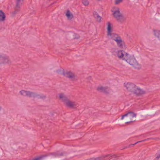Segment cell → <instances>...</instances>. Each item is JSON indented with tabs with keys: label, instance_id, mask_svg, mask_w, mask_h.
<instances>
[{
	"label": "cell",
	"instance_id": "12",
	"mask_svg": "<svg viewBox=\"0 0 160 160\" xmlns=\"http://www.w3.org/2000/svg\"><path fill=\"white\" fill-rule=\"evenodd\" d=\"M153 34L160 41V31L157 30H154L153 31Z\"/></svg>",
	"mask_w": 160,
	"mask_h": 160
},
{
	"label": "cell",
	"instance_id": "6",
	"mask_svg": "<svg viewBox=\"0 0 160 160\" xmlns=\"http://www.w3.org/2000/svg\"><path fill=\"white\" fill-rule=\"evenodd\" d=\"M57 72L59 74L63 75L64 76L71 79V80H74L76 78V75L72 72H69V71H67L63 69H59L57 70Z\"/></svg>",
	"mask_w": 160,
	"mask_h": 160
},
{
	"label": "cell",
	"instance_id": "8",
	"mask_svg": "<svg viewBox=\"0 0 160 160\" xmlns=\"http://www.w3.org/2000/svg\"><path fill=\"white\" fill-rule=\"evenodd\" d=\"M10 60L8 56L4 55H0V64H6L10 63Z\"/></svg>",
	"mask_w": 160,
	"mask_h": 160
},
{
	"label": "cell",
	"instance_id": "20",
	"mask_svg": "<svg viewBox=\"0 0 160 160\" xmlns=\"http://www.w3.org/2000/svg\"><path fill=\"white\" fill-rule=\"evenodd\" d=\"M98 1H100V0H98Z\"/></svg>",
	"mask_w": 160,
	"mask_h": 160
},
{
	"label": "cell",
	"instance_id": "5",
	"mask_svg": "<svg viewBox=\"0 0 160 160\" xmlns=\"http://www.w3.org/2000/svg\"><path fill=\"white\" fill-rule=\"evenodd\" d=\"M59 99H60L61 100L63 101L65 103L67 106H68L69 107L71 108H76V105L74 103L70 101L64 94H58Z\"/></svg>",
	"mask_w": 160,
	"mask_h": 160
},
{
	"label": "cell",
	"instance_id": "10",
	"mask_svg": "<svg viewBox=\"0 0 160 160\" xmlns=\"http://www.w3.org/2000/svg\"><path fill=\"white\" fill-rule=\"evenodd\" d=\"M93 15L94 18L96 19V20H97L98 22H100L102 21V18H101L100 15H99L98 14L97 12H95V11L94 12Z\"/></svg>",
	"mask_w": 160,
	"mask_h": 160
},
{
	"label": "cell",
	"instance_id": "11",
	"mask_svg": "<svg viewBox=\"0 0 160 160\" xmlns=\"http://www.w3.org/2000/svg\"><path fill=\"white\" fill-rule=\"evenodd\" d=\"M107 30L108 35L111 36L112 32V26L111 23L109 22L107 24Z\"/></svg>",
	"mask_w": 160,
	"mask_h": 160
},
{
	"label": "cell",
	"instance_id": "2",
	"mask_svg": "<svg viewBox=\"0 0 160 160\" xmlns=\"http://www.w3.org/2000/svg\"><path fill=\"white\" fill-rule=\"evenodd\" d=\"M124 86L126 88L127 90L136 95L140 96L145 93L143 90L133 83L126 82L124 84Z\"/></svg>",
	"mask_w": 160,
	"mask_h": 160
},
{
	"label": "cell",
	"instance_id": "14",
	"mask_svg": "<svg viewBox=\"0 0 160 160\" xmlns=\"http://www.w3.org/2000/svg\"><path fill=\"white\" fill-rule=\"evenodd\" d=\"M66 14V16L68 19L71 20L73 18V15L72 13L69 10H67Z\"/></svg>",
	"mask_w": 160,
	"mask_h": 160
},
{
	"label": "cell",
	"instance_id": "1",
	"mask_svg": "<svg viewBox=\"0 0 160 160\" xmlns=\"http://www.w3.org/2000/svg\"><path fill=\"white\" fill-rule=\"evenodd\" d=\"M117 55L118 58L125 61L136 70H140L142 68L135 57L132 55L129 54L123 50H120L117 52Z\"/></svg>",
	"mask_w": 160,
	"mask_h": 160
},
{
	"label": "cell",
	"instance_id": "15",
	"mask_svg": "<svg viewBox=\"0 0 160 160\" xmlns=\"http://www.w3.org/2000/svg\"><path fill=\"white\" fill-rule=\"evenodd\" d=\"M23 0H17V3H16V7L18 8H20L21 5L23 2Z\"/></svg>",
	"mask_w": 160,
	"mask_h": 160
},
{
	"label": "cell",
	"instance_id": "9",
	"mask_svg": "<svg viewBox=\"0 0 160 160\" xmlns=\"http://www.w3.org/2000/svg\"><path fill=\"white\" fill-rule=\"evenodd\" d=\"M98 90L102 93H105V94H109V89L107 87L104 86H99L98 87Z\"/></svg>",
	"mask_w": 160,
	"mask_h": 160
},
{
	"label": "cell",
	"instance_id": "13",
	"mask_svg": "<svg viewBox=\"0 0 160 160\" xmlns=\"http://www.w3.org/2000/svg\"><path fill=\"white\" fill-rule=\"evenodd\" d=\"M5 14L2 10H0V21H4L5 19Z\"/></svg>",
	"mask_w": 160,
	"mask_h": 160
},
{
	"label": "cell",
	"instance_id": "3",
	"mask_svg": "<svg viewBox=\"0 0 160 160\" xmlns=\"http://www.w3.org/2000/svg\"><path fill=\"white\" fill-rule=\"evenodd\" d=\"M19 94L23 96L31 97V98H33L38 99H45L46 98V96L45 95H43L41 94L31 92V91H28L23 90L20 91L19 92Z\"/></svg>",
	"mask_w": 160,
	"mask_h": 160
},
{
	"label": "cell",
	"instance_id": "19",
	"mask_svg": "<svg viewBox=\"0 0 160 160\" xmlns=\"http://www.w3.org/2000/svg\"><path fill=\"white\" fill-rule=\"evenodd\" d=\"M1 107H0V111H1Z\"/></svg>",
	"mask_w": 160,
	"mask_h": 160
},
{
	"label": "cell",
	"instance_id": "7",
	"mask_svg": "<svg viewBox=\"0 0 160 160\" xmlns=\"http://www.w3.org/2000/svg\"><path fill=\"white\" fill-rule=\"evenodd\" d=\"M111 37H112V40H114L117 42L118 46H120V48H124L125 45H124V42L120 36L117 34H112L111 35Z\"/></svg>",
	"mask_w": 160,
	"mask_h": 160
},
{
	"label": "cell",
	"instance_id": "18",
	"mask_svg": "<svg viewBox=\"0 0 160 160\" xmlns=\"http://www.w3.org/2000/svg\"><path fill=\"white\" fill-rule=\"evenodd\" d=\"M156 159H160V152L158 153V155L156 157Z\"/></svg>",
	"mask_w": 160,
	"mask_h": 160
},
{
	"label": "cell",
	"instance_id": "17",
	"mask_svg": "<svg viewBox=\"0 0 160 160\" xmlns=\"http://www.w3.org/2000/svg\"><path fill=\"white\" fill-rule=\"evenodd\" d=\"M122 1V0H115V3L117 4H119L120 3L121 1Z\"/></svg>",
	"mask_w": 160,
	"mask_h": 160
},
{
	"label": "cell",
	"instance_id": "4",
	"mask_svg": "<svg viewBox=\"0 0 160 160\" xmlns=\"http://www.w3.org/2000/svg\"><path fill=\"white\" fill-rule=\"evenodd\" d=\"M112 13L113 14V17L116 19L120 23H122L125 20V18L122 14L121 13L120 10L118 8L114 7L112 9Z\"/></svg>",
	"mask_w": 160,
	"mask_h": 160
},
{
	"label": "cell",
	"instance_id": "16",
	"mask_svg": "<svg viewBox=\"0 0 160 160\" xmlns=\"http://www.w3.org/2000/svg\"><path fill=\"white\" fill-rule=\"evenodd\" d=\"M82 2L83 4L85 6H88L89 4V1L88 0H83Z\"/></svg>",
	"mask_w": 160,
	"mask_h": 160
}]
</instances>
